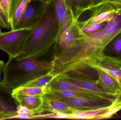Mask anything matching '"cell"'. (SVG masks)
I'll use <instances>...</instances> for the list:
<instances>
[{
  "label": "cell",
  "instance_id": "cell-1",
  "mask_svg": "<svg viewBox=\"0 0 121 120\" xmlns=\"http://www.w3.org/2000/svg\"><path fill=\"white\" fill-rule=\"evenodd\" d=\"M58 31L53 1L50 4L43 18L32 29L21 53L16 58L36 59L45 54L55 44Z\"/></svg>",
  "mask_w": 121,
  "mask_h": 120
},
{
  "label": "cell",
  "instance_id": "cell-2",
  "mask_svg": "<svg viewBox=\"0 0 121 120\" xmlns=\"http://www.w3.org/2000/svg\"><path fill=\"white\" fill-rule=\"evenodd\" d=\"M52 62H41L33 58L17 60L9 57L4 65L1 84L12 89L22 86L35 77L37 73L51 70Z\"/></svg>",
  "mask_w": 121,
  "mask_h": 120
},
{
  "label": "cell",
  "instance_id": "cell-3",
  "mask_svg": "<svg viewBox=\"0 0 121 120\" xmlns=\"http://www.w3.org/2000/svg\"><path fill=\"white\" fill-rule=\"evenodd\" d=\"M32 29L11 30L0 33V49L9 57L16 58L21 53Z\"/></svg>",
  "mask_w": 121,
  "mask_h": 120
},
{
  "label": "cell",
  "instance_id": "cell-4",
  "mask_svg": "<svg viewBox=\"0 0 121 120\" xmlns=\"http://www.w3.org/2000/svg\"><path fill=\"white\" fill-rule=\"evenodd\" d=\"M49 4L43 3L38 0H30L13 30L33 29L43 18Z\"/></svg>",
  "mask_w": 121,
  "mask_h": 120
},
{
  "label": "cell",
  "instance_id": "cell-5",
  "mask_svg": "<svg viewBox=\"0 0 121 120\" xmlns=\"http://www.w3.org/2000/svg\"><path fill=\"white\" fill-rule=\"evenodd\" d=\"M49 96L79 110H87L105 108L113 101L94 96L67 98L47 93Z\"/></svg>",
  "mask_w": 121,
  "mask_h": 120
},
{
  "label": "cell",
  "instance_id": "cell-6",
  "mask_svg": "<svg viewBox=\"0 0 121 120\" xmlns=\"http://www.w3.org/2000/svg\"><path fill=\"white\" fill-rule=\"evenodd\" d=\"M90 16L86 20L79 21L81 28L104 22H110L117 11V5L116 4L104 3L90 8Z\"/></svg>",
  "mask_w": 121,
  "mask_h": 120
},
{
  "label": "cell",
  "instance_id": "cell-7",
  "mask_svg": "<svg viewBox=\"0 0 121 120\" xmlns=\"http://www.w3.org/2000/svg\"><path fill=\"white\" fill-rule=\"evenodd\" d=\"M89 66L107 73L116 79L121 86V60L108 57L101 53L94 58Z\"/></svg>",
  "mask_w": 121,
  "mask_h": 120
},
{
  "label": "cell",
  "instance_id": "cell-8",
  "mask_svg": "<svg viewBox=\"0 0 121 120\" xmlns=\"http://www.w3.org/2000/svg\"><path fill=\"white\" fill-rule=\"evenodd\" d=\"M57 77L61 79L65 80L85 89L97 93L106 99L111 101H113L117 97L107 93L97 83V80L75 77L65 74L60 75Z\"/></svg>",
  "mask_w": 121,
  "mask_h": 120
},
{
  "label": "cell",
  "instance_id": "cell-9",
  "mask_svg": "<svg viewBox=\"0 0 121 120\" xmlns=\"http://www.w3.org/2000/svg\"><path fill=\"white\" fill-rule=\"evenodd\" d=\"M54 2L55 15L59 25L57 38L75 18L68 9L65 0H54Z\"/></svg>",
  "mask_w": 121,
  "mask_h": 120
},
{
  "label": "cell",
  "instance_id": "cell-10",
  "mask_svg": "<svg viewBox=\"0 0 121 120\" xmlns=\"http://www.w3.org/2000/svg\"><path fill=\"white\" fill-rule=\"evenodd\" d=\"M13 90L0 84V113L17 112L19 104L12 95Z\"/></svg>",
  "mask_w": 121,
  "mask_h": 120
},
{
  "label": "cell",
  "instance_id": "cell-11",
  "mask_svg": "<svg viewBox=\"0 0 121 120\" xmlns=\"http://www.w3.org/2000/svg\"><path fill=\"white\" fill-rule=\"evenodd\" d=\"M95 70L98 75L97 82L107 93L116 97L121 96V86L116 79L101 70Z\"/></svg>",
  "mask_w": 121,
  "mask_h": 120
},
{
  "label": "cell",
  "instance_id": "cell-12",
  "mask_svg": "<svg viewBox=\"0 0 121 120\" xmlns=\"http://www.w3.org/2000/svg\"><path fill=\"white\" fill-rule=\"evenodd\" d=\"M42 110L43 112L46 111L54 113H72L81 111L50 97L47 94L44 96Z\"/></svg>",
  "mask_w": 121,
  "mask_h": 120
},
{
  "label": "cell",
  "instance_id": "cell-13",
  "mask_svg": "<svg viewBox=\"0 0 121 120\" xmlns=\"http://www.w3.org/2000/svg\"><path fill=\"white\" fill-rule=\"evenodd\" d=\"M13 96L19 105L25 106L30 110L38 111L40 114L43 112L42 106L44 95L27 96L15 94Z\"/></svg>",
  "mask_w": 121,
  "mask_h": 120
},
{
  "label": "cell",
  "instance_id": "cell-14",
  "mask_svg": "<svg viewBox=\"0 0 121 120\" xmlns=\"http://www.w3.org/2000/svg\"><path fill=\"white\" fill-rule=\"evenodd\" d=\"M30 0H12L10 27L13 30L26 9Z\"/></svg>",
  "mask_w": 121,
  "mask_h": 120
},
{
  "label": "cell",
  "instance_id": "cell-15",
  "mask_svg": "<svg viewBox=\"0 0 121 120\" xmlns=\"http://www.w3.org/2000/svg\"><path fill=\"white\" fill-rule=\"evenodd\" d=\"M102 53L108 57L121 60V32L109 42Z\"/></svg>",
  "mask_w": 121,
  "mask_h": 120
},
{
  "label": "cell",
  "instance_id": "cell-16",
  "mask_svg": "<svg viewBox=\"0 0 121 120\" xmlns=\"http://www.w3.org/2000/svg\"><path fill=\"white\" fill-rule=\"evenodd\" d=\"M57 77L49 71L45 74L33 78L21 87H48L51 82Z\"/></svg>",
  "mask_w": 121,
  "mask_h": 120
},
{
  "label": "cell",
  "instance_id": "cell-17",
  "mask_svg": "<svg viewBox=\"0 0 121 120\" xmlns=\"http://www.w3.org/2000/svg\"><path fill=\"white\" fill-rule=\"evenodd\" d=\"M12 0H0V24L3 28L10 27Z\"/></svg>",
  "mask_w": 121,
  "mask_h": 120
},
{
  "label": "cell",
  "instance_id": "cell-18",
  "mask_svg": "<svg viewBox=\"0 0 121 120\" xmlns=\"http://www.w3.org/2000/svg\"><path fill=\"white\" fill-rule=\"evenodd\" d=\"M121 110V96L118 97L112 103L107 106L106 110L97 116L95 120L111 118Z\"/></svg>",
  "mask_w": 121,
  "mask_h": 120
},
{
  "label": "cell",
  "instance_id": "cell-19",
  "mask_svg": "<svg viewBox=\"0 0 121 120\" xmlns=\"http://www.w3.org/2000/svg\"><path fill=\"white\" fill-rule=\"evenodd\" d=\"M48 87H20L13 89L12 95L21 94L27 96L44 95L47 93Z\"/></svg>",
  "mask_w": 121,
  "mask_h": 120
},
{
  "label": "cell",
  "instance_id": "cell-20",
  "mask_svg": "<svg viewBox=\"0 0 121 120\" xmlns=\"http://www.w3.org/2000/svg\"><path fill=\"white\" fill-rule=\"evenodd\" d=\"M68 9L75 19H79L81 15L80 10L83 0H65Z\"/></svg>",
  "mask_w": 121,
  "mask_h": 120
},
{
  "label": "cell",
  "instance_id": "cell-21",
  "mask_svg": "<svg viewBox=\"0 0 121 120\" xmlns=\"http://www.w3.org/2000/svg\"><path fill=\"white\" fill-rule=\"evenodd\" d=\"M47 93L54 94L56 96L61 97L67 98H79V97H87L94 96H91V95L82 93H79V92H75L72 91H66V90L47 91Z\"/></svg>",
  "mask_w": 121,
  "mask_h": 120
},
{
  "label": "cell",
  "instance_id": "cell-22",
  "mask_svg": "<svg viewBox=\"0 0 121 120\" xmlns=\"http://www.w3.org/2000/svg\"><path fill=\"white\" fill-rule=\"evenodd\" d=\"M71 113H52L49 114L45 115H35L33 116L32 120L35 119H48V118H55V119H70Z\"/></svg>",
  "mask_w": 121,
  "mask_h": 120
},
{
  "label": "cell",
  "instance_id": "cell-23",
  "mask_svg": "<svg viewBox=\"0 0 121 120\" xmlns=\"http://www.w3.org/2000/svg\"><path fill=\"white\" fill-rule=\"evenodd\" d=\"M108 23L107 22H104L87 26L81 29L85 34L89 35L103 29L107 25Z\"/></svg>",
  "mask_w": 121,
  "mask_h": 120
},
{
  "label": "cell",
  "instance_id": "cell-24",
  "mask_svg": "<svg viewBox=\"0 0 121 120\" xmlns=\"http://www.w3.org/2000/svg\"><path fill=\"white\" fill-rule=\"evenodd\" d=\"M95 0H83L81 10L80 14L82 15L84 12L89 10L94 6Z\"/></svg>",
  "mask_w": 121,
  "mask_h": 120
},
{
  "label": "cell",
  "instance_id": "cell-25",
  "mask_svg": "<svg viewBox=\"0 0 121 120\" xmlns=\"http://www.w3.org/2000/svg\"><path fill=\"white\" fill-rule=\"evenodd\" d=\"M5 63L3 61L0 60V84H1L3 79L4 68Z\"/></svg>",
  "mask_w": 121,
  "mask_h": 120
},
{
  "label": "cell",
  "instance_id": "cell-26",
  "mask_svg": "<svg viewBox=\"0 0 121 120\" xmlns=\"http://www.w3.org/2000/svg\"><path fill=\"white\" fill-rule=\"evenodd\" d=\"M104 3H111L121 5V0H107Z\"/></svg>",
  "mask_w": 121,
  "mask_h": 120
},
{
  "label": "cell",
  "instance_id": "cell-27",
  "mask_svg": "<svg viewBox=\"0 0 121 120\" xmlns=\"http://www.w3.org/2000/svg\"><path fill=\"white\" fill-rule=\"evenodd\" d=\"M107 0H95L94 4V6H93V7L96 6L98 5H99V4H101L104 3V2H106ZM93 7H92V8H93Z\"/></svg>",
  "mask_w": 121,
  "mask_h": 120
},
{
  "label": "cell",
  "instance_id": "cell-28",
  "mask_svg": "<svg viewBox=\"0 0 121 120\" xmlns=\"http://www.w3.org/2000/svg\"><path fill=\"white\" fill-rule=\"evenodd\" d=\"M41 3H43L45 4H49L52 3L54 0H38Z\"/></svg>",
  "mask_w": 121,
  "mask_h": 120
},
{
  "label": "cell",
  "instance_id": "cell-29",
  "mask_svg": "<svg viewBox=\"0 0 121 120\" xmlns=\"http://www.w3.org/2000/svg\"><path fill=\"white\" fill-rule=\"evenodd\" d=\"M1 30H0V33H1Z\"/></svg>",
  "mask_w": 121,
  "mask_h": 120
}]
</instances>
